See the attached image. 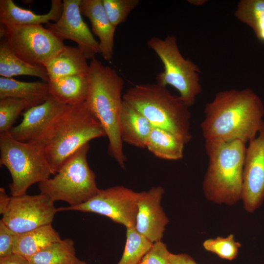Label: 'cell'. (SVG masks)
Here are the masks:
<instances>
[{"instance_id":"cell-1","label":"cell","mask_w":264,"mask_h":264,"mask_svg":"<svg viewBox=\"0 0 264 264\" xmlns=\"http://www.w3.org/2000/svg\"><path fill=\"white\" fill-rule=\"evenodd\" d=\"M200 124L205 141L247 143L264 127V106L251 89L219 91L206 104Z\"/></svg>"},{"instance_id":"cell-2","label":"cell","mask_w":264,"mask_h":264,"mask_svg":"<svg viewBox=\"0 0 264 264\" xmlns=\"http://www.w3.org/2000/svg\"><path fill=\"white\" fill-rule=\"evenodd\" d=\"M87 78L88 91L86 104L101 125L109 141L108 153L124 168L127 160L120 131L124 80L116 70L96 58L91 60Z\"/></svg>"},{"instance_id":"cell-3","label":"cell","mask_w":264,"mask_h":264,"mask_svg":"<svg viewBox=\"0 0 264 264\" xmlns=\"http://www.w3.org/2000/svg\"><path fill=\"white\" fill-rule=\"evenodd\" d=\"M246 143L205 141L209 163L202 187L208 200L231 205L242 199Z\"/></svg>"},{"instance_id":"cell-4","label":"cell","mask_w":264,"mask_h":264,"mask_svg":"<svg viewBox=\"0 0 264 264\" xmlns=\"http://www.w3.org/2000/svg\"><path fill=\"white\" fill-rule=\"evenodd\" d=\"M106 136L85 102L68 106L53 124L43 142L54 175L79 148L92 139Z\"/></svg>"},{"instance_id":"cell-5","label":"cell","mask_w":264,"mask_h":264,"mask_svg":"<svg viewBox=\"0 0 264 264\" xmlns=\"http://www.w3.org/2000/svg\"><path fill=\"white\" fill-rule=\"evenodd\" d=\"M123 100L144 115L153 127L166 130L183 140L192 139L189 107L166 87L140 84L129 88Z\"/></svg>"},{"instance_id":"cell-6","label":"cell","mask_w":264,"mask_h":264,"mask_svg":"<svg viewBox=\"0 0 264 264\" xmlns=\"http://www.w3.org/2000/svg\"><path fill=\"white\" fill-rule=\"evenodd\" d=\"M0 164L11 174L9 188L12 197L26 194L31 185L54 175L43 146L18 141L10 132L0 133Z\"/></svg>"},{"instance_id":"cell-7","label":"cell","mask_w":264,"mask_h":264,"mask_svg":"<svg viewBox=\"0 0 264 264\" xmlns=\"http://www.w3.org/2000/svg\"><path fill=\"white\" fill-rule=\"evenodd\" d=\"M89 144L79 148L66 159L52 178L38 183L41 193L54 202L63 201L69 206L81 204L98 192L96 176L87 161Z\"/></svg>"},{"instance_id":"cell-8","label":"cell","mask_w":264,"mask_h":264,"mask_svg":"<svg viewBox=\"0 0 264 264\" xmlns=\"http://www.w3.org/2000/svg\"><path fill=\"white\" fill-rule=\"evenodd\" d=\"M147 44L164 66V70L156 75V83L164 87L172 86L189 107L193 106L201 91L198 67L182 56L174 35H168L164 39L153 37Z\"/></svg>"},{"instance_id":"cell-9","label":"cell","mask_w":264,"mask_h":264,"mask_svg":"<svg viewBox=\"0 0 264 264\" xmlns=\"http://www.w3.org/2000/svg\"><path fill=\"white\" fill-rule=\"evenodd\" d=\"M0 36L18 57L44 67L65 45L63 40L42 25L7 28L1 24Z\"/></svg>"},{"instance_id":"cell-10","label":"cell","mask_w":264,"mask_h":264,"mask_svg":"<svg viewBox=\"0 0 264 264\" xmlns=\"http://www.w3.org/2000/svg\"><path fill=\"white\" fill-rule=\"evenodd\" d=\"M141 192H136L123 186L99 189L88 201L74 206L57 208L58 212L77 211L98 214L127 228H135L138 202Z\"/></svg>"},{"instance_id":"cell-11","label":"cell","mask_w":264,"mask_h":264,"mask_svg":"<svg viewBox=\"0 0 264 264\" xmlns=\"http://www.w3.org/2000/svg\"><path fill=\"white\" fill-rule=\"evenodd\" d=\"M58 212L54 202L46 194H27L12 197L2 221L16 234L52 224Z\"/></svg>"},{"instance_id":"cell-12","label":"cell","mask_w":264,"mask_h":264,"mask_svg":"<svg viewBox=\"0 0 264 264\" xmlns=\"http://www.w3.org/2000/svg\"><path fill=\"white\" fill-rule=\"evenodd\" d=\"M246 147L243 171L242 200L249 213L264 200V127Z\"/></svg>"},{"instance_id":"cell-13","label":"cell","mask_w":264,"mask_h":264,"mask_svg":"<svg viewBox=\"0 0 264 264\" xmlns=\"http://www.w3.org/2000/svg\"><path fill=\"white\" fill-rule=\"evenodd\" d=\"M81 1L64 0L60 18L56 22L48 23L47 28L63 41L68 39L76 43L86 58L91 60L101 52L99 42L82 17Z\"/></svg>"},{"instance_id":"cell-14","label":"cell","mask_w":264,"mask_h":264,"mask_svg":"<svg viewBox=\"0 0 264 264\" xmlns=\"http://www.w3.org/2000/svg\"><path fill=\"white\" fill-rule=\"evenodd\" d=\"M67 106L50 96L43 103L27 109L23 113L22 122L9 132L18 141L43 146L49 130Z\"/></svg>"},{"instance_id":"cell-15","label":"cell","mask_w":264,"mask_h":264,"mask_svg":"<svg viewBox=\"0 0 264 264\" xmlns=\"http://www.w3.org/2000/svg\"><path fill=\"white\" fill-rule=\"evenodd\" d=\"M164 189L160 186L141 192L135 228L153 243L161 241L169 220L161 206Z\"/></svg>"},{"instance_id":"cell-16","label":"cell","mask_w":264,"mask_h":264,"mask_svg":"<svg viewBox=\"0 0 264 264\" xmlns=\"http://www.w3.org/2000/svg\"><path fill=\"white\" fill-rule=\"evenodd\" d=\"M63 10V2L52 0L49 11L38 14L17 5L12 0H0V22L7 28H15L56 22Z\"/></svg>"},{"instance_id":"cell-17","label":"cell","mask_w":264,"mask_h":264,"mask_svg":"<svg viewBox=\"0 0 264 264\" xmlns=\"http://www.w3.org/2000/svg\"><path fill=\"white\" fill-rule=\"evenodd\" d=\"M82 15L89 20L93 33L99 38L101 54L107 61L113 55L114 36L116 27L109 19L102 0H81L80 5Z\"/></svg>"},{"instance_id":"cell-18","label":"cell","mask_w":264,"mask_h":264,"mask_svg":"<svg viewBox=\"0 0 264 264\" xmlns=\"http://www.w3.org/2000/svg\"><path fill=\"white\" fill-rule=\"evenodd\" d=\"M87 60L78 46L65 45L45 66L49 80L70 76L87 77L89 65Z\"/></svg>"},{"instance_id":"cell-19","label":"cell","mask_w":264,"mask_h":264,"mask_svg":"<svg viewBox=\"0 0 264 264\" xmlns=\"http://www.w3.org/2000/svg\"><path fill=\"white\" fill-rule=\"evenodd\" d=\"M119 127L122 141L139 148H146L153 126L149 121L123 100Z\"/></svg>"},{"instance_id":"cell-20","label":"cell","mask_w":264,"mask_h":264,"mask_svg":"<svg viewBox=\"0 0 264 264\" xmlns=\"http://www.w3.org/2000/svg\"><path fill=\"white\" fill-rule=\"evenodd\" d=\"M49 96L47 82H26L0 77V99H20L27 101L34 107L43 103Z\"/></svg>"},{"instance_id":"cell-21","label":"cell","mask_w":264,"mask_h":264,"mask_svg":"<svg viewBox=\"0 0 264 264\" xmlns=\"http://www.w3.org/2000/svg\"><path fill=\"white\" fill-rule=\"evenodd\" d=\"M47 83L50 96L62 104L73 106L86 101L88 91L87 77L67 76Z\"/></svg>"},{"instance_id":"cell-22","label":"cell","mask_w":264,"mask_h":264,"mask_svg":"<svg viewBox=\"0 0 264 264\" xmlns=\"http://www.w3.org/2000/svg\"><path fill=\"white\" fill-rule=\"evenodd\" d=\"M61 240L52 224L42 226L17 234L13 252L28 259L50 244Z\"/></svg>"},{"instance_id":"cell-23","label":"cell","mask_w":264,"mask_h":264,"mask_svg":"<svg viewBox=\"0 0 264 264\" xmlns=\"http://www.w3.org/2000/svg\"><path fill=\"white\" fill-rule=\"evenodd\" d=\"M185 145L183 140L174 134L153 127L146 148L161 159L177 160L183 157Z\"/></svg>"},{"instance_id":"cell-24","label":"cell","mask_w":264,"mask_h":264,"mask_svg":"<svg viewBox=\"0 0 264 264\" xmlns=\"http://www.w3.org/2000/svg\"><path fill=\"white\" fill-rule=\"evenodd\" d=\"M26 75L38 77L43 81L49 80L44 67L28 64L15 55L2 39L0 42V76L5 78Z\"/></svg>"},{"instance_id":"cell-25","label":"cell","mask_w":264,"mask_h":264,"mask_svg":"<svg viewBox=\"0 0 264 264\" xmlns=\"http://www.w3.org/2000/svg\"><path fill=\"white\" fill-rule=\"evenodd\" d=\"M31 264H81L74 241L69 238L54 242L28 259Z\"/></svg>"},{"instance_id":"cell-26","label":"cell","mask_w":264,"mask_h":264,"mask_svg":"<svg viewBox=\"0 0 264 264\" xmlns=\"http://www.w3.org/2000/svg\"><path fill=\"white\" fill-rule=\"evenodd\" d=\"M236 17L250 26L264 43V0H242L235 12Z\"/></svg>"},{"instance_id":"cell-27","label":"cell","mask_w":264,"mask_h":264,"mask_svg":"<svg viewBox=\"0 0 264 264\" xmlns=\"http://www.w3.org/2000/svg\"><path fill=\"white\" fill-rule=\"evenodd\" d=\"M126 229L125 249L117 264H139L153 243L139 233L135 228Z\"/></svg>"},{"instance_id":"cell-28","label":"cell","mask_w":264,"mask_h":264,"mask_svg":"<svg viewBox=\"0 0 264 264\" xmlns=\"http://www.w3.org/2000/svg\"><path fill=\"white\" fill-rule=\"evenodd\" d=\"M32 107L26 101L6 98L0 99V133L9 132L22 110Z\"/></svg>"},{"instance_id":"cell-29","label":"cell","mask_w":264,"mask_h":264,"mask_svg":"<svg viewBox=\"0 0 264 264\" xmlns=\"http://www.w3.org/2000/svg\"><path fill=\"white\" fill-rule=\"evenodd\" d=\"M203 246L221 259L232 261L237 258L241 244L230 234L225 238L218 237L206 240L203 242Z\"/></svg>"},{"instance_id":"cell-30","label":"cell","mask_w":264,"mask_h":264,"mask_svg":"<svg viewBox=\"0 0 264 264\" xmlns=\"http://www.w3.org/2000/svg\"><path fill=\"white\" fill-rule=\"evenodd\" d=\"M140 1L139 0H102L107 15L116 27L125 22Z\"/></svg>"},{"instance_id":"cell-31","label":"cell","mask_w":264,"mask_h":264,"mask_svg":"<svg viewBox=\"0 0 264 264\" xmlns=\"http://www.w3.org/2000/svg\"><path fill=\"white\" fill-rule=\"evenodd\" d=\"M170 253L164 243L157 241L153 243L139 264H169Z\"/></svg>"},{"instance_id":"cell-32","label":"cell","mask_w":264,"mask_h":264,"mask_svg":"<svg viewBox=\"0 0 264 264\" xmlns=\"http://www.w3.org/2000/svg\"><path fill=\"white\" fill-rule=\"evenodd\" d=\"M17 234L0 220V257L14 253V246Z\"/></svg>"},{"instance_id":"cell-33","label":"cell","mask_w":264,"mask_h":264,"mask_svg":"<svg viewBox=\"0 0 264 264\" xmlns=\"http://www.w3.org/2000/svg\"><path fill=\"white\" fill-rule=\"evenodd\" d=\"M169 264H198L190 255L186 253H170Z\"/></svg>"},{"instance_id":"cell-34","label":"cell","mask_w":264,"mask_h":264,"mask_svg":"<svg viewBox=\"0 0 264 264\" xmlns=\"http://www.w3.org/2000/svg\"><path fill=\"white\" fill-rule=\"evenodd\" d=\"M0 264H31L28 259L15 253L0 257Z\"/></svg>"},{"instance_id":"cell-35","label":"cell","mask_w":264,"mask_h":264,"mask_svg":"<svg viewBox=\"0 0 264 264\" xmlns=\"http://www.w3.org/2000/svg\"><path fill=\"white\" fill-rule=\"evenodd\" d=\"M11 196H8L4 188H0V214L2 215L6 211L11 200Z\"/></svg>"},{"instance_id":"cell-36","label":"cell","mask_w":264,"mask_h":264,"mask_svg":"<svg viewBox=\"0 0 264 264\" xmlns=\"http://www.w3.org/2000/svg\"><path fill=\"white\" fill-rule=\"evenodd\" d=\"M88 264L86 262H84L83 264Z\"/></svg>"}]
</instances>
